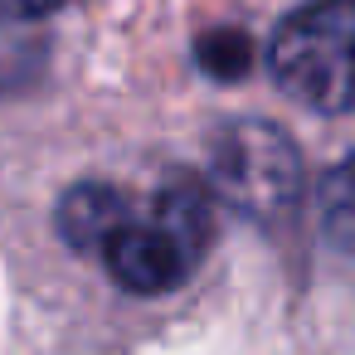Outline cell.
Instances as JSON below:
<instances>
[{"label": "cell", "instance_id": "obj_5", "mask_svg": "<svg viewBox=\"0 0 355 355\" xmlns=\"http://www.w3.org/2000/svg\"><path fill=\"white\" fill-rule=\"evenodd\" d=\"M59 6H69V0H0V10L25 15V20H35V15H54Z\"/></svg>", "mask_w": 355, "mask_h": 355}, {"label": "cell", "instance_id": "obj_4", "mask_svg": "<svg viewBox=\"0 0 355 355\" xmlns=\"http://www.w3.org/2000/svg\"><path fill=\"white\" fill-rule=\"evenodd\" d=\"M316 205H321V234L331 248H340L345 258H355V151H345L321 190H316Z\"/></svg>", "mask_w": 355, "mask_h": 355}, {"label": "cell", "instance_id": "obj_3", "mask_svg": "<svg viewBox=\"0 0 355 355\" xmlns=\"http://www.w3.org/2000/svg\"><path fill=\"white\" fill-rule=\"evenodd\" d=\"M219 190L253 214H282L297 195V151L272 122H234L214 146Z\"/></svg>", "mask_w": 355, "mask_h": 355}, {"label": "cell", "instance_id": "obj_2", "mask_svg": "<svg viewBox=\"0 0 355 355\" xmlns=\"http://www.w3.org/2000/svg\"><path fill=\"white\" fill-rule=\"evenodd\" d=\"M272 78L316 112H355V0H302L268 49Z\"/></svg>", "mask_w": 355, "mask_h": 355}, {"label": "cell", "instance_id": "obj_1", "mask_svg": "<svg viewBox=\"0 0 355 355\" xmlns=\"http://www.w3.org/2000/svg\"><path fill=\"white\" fill-rule=\"evenodd\" d=\"M59 234L73 253L98 258L117 287L156 297L190 282L205 263L214 205L195 175H171L151 195L83 180L59 200Z\"/></svg>", "mask_w": 355, "mask_h": 355}]
</instances>
